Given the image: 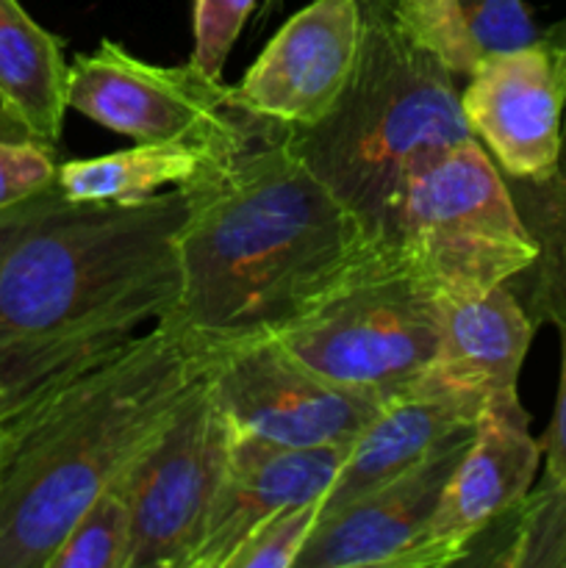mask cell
<instances>
[{
  "mask_svg": "<svg viewBox=\"0 0 566 568\" xmlns=\"http://www.w3.org/2000/svg\"><path fill=\"white\" fill-rule=\"evenodd\" d=\"M186 214V183L137 203H81L53 183L0 211V419L178 308Z\"/></svg>",
  "mask_w": 566,
  "mask_h": 568,
  "instance_id": "cell-1",
  "label": "cell"
},
{
  "mask_svg": "<svg viewBox=\"0 0 566 568\" xmlns=\"http://www.w3.org/2000/svg\"><path fill=\"white\" fill-rule=\"evenodd\" d=\"M186 186L170 316L211 347L275 336L375 244L283 131Z\"/></svg>",
  "mask_w": 566,
  "mask_h": 568,
  "instance_id": "cell-2",
  "label": "cell"
},
{
  "mask_svg": "<svg viewBox=\"0 0 566 568\" xmlns=\"http://www.w3.org/2000/svg\"><path fill=\"white\" fill-rule=\"evenodd\" d=\"M214 347L172 316L6 414L0 568H48L78 516L161 430Z\"/></svg>",
  "mask_w": 566,
  "mask_h": 568,
  "instance_id": "cell-3",
  "label": "cell"
},
{
  "mask_svg": "<svg viewBox=\"0 0 566 568\" xmlns=\"http://www.w3.org/2000/svg\"><path fill=\"white\" fill-rule=\"evenodd\" d=\"M361 44L342 98L316 125L286 131L289 148L386 244L414 172L475 139L461 109V78L420 42L397 0H358Z\"/></svg>",
  "mask_w": 566,
  "mask_h": 568,
  "instance_id": "cell-4",
  "label": "cell"
},
{
  "mask_svg": "<svg viewBox=\"0 0 566 568\" xmlns=\"http://www.w3.org/2000/svg\"><path fill=\"white\" fill-rule=\"evenodd\" d=\"M272 338L336 386L386 403L436 361L438 292L397 247L372 244Z\"/></svg>",
  "mask_w": 566,
  "mask_h": 568,
  "instance_id": "cell-5",
  "label": "cell"
},
{
  "mask_svg": "<svg viewBox=\"0 0 566 568\" xmlns=\"http://www.w3.org/2000/svg\"><path fill=\"white\" fill-rule=\"evenodd\" d=\"M386 244L436 292L511 283L536 258L508 181L477 139L442 150L414 172Z\"/></svg>",
  "mask_w": 566,
  "mask_h": 568,
  "instance_id": "cell-6",
  "label": "cell"
},
{
  "mask_svg": "<svg viewBox=\"0 0 566 568\" xmlns=\"http://www.w3.org/2000/svg\"><path fill=\"white\" fill-rule=\"evenodd\" d=\"M67 105L139 144L192 150L225 166L281 125L250 114L236 89L189 64L161 67L103 39L94 53L75 55L67 75Z\"/></svg>",
  "mask_w": 566,
  "mask_h": 568,
  "instance_id": "cell-7",
  "label": "cell"
},
{
  "mask_svg": "<svg viewBox=\"0 0 566 568\" xmlns=\"http://www.w3.org/2000/svg\"><path fill=\"white\" fill-rule=\"evenodd\" d=\"M231 453L233 425L203 372L122 475L133 525L128 568H192Z\"/></svg>",
  "mask_w": 566,
  "mask_h": 568,
  "instance_id": "cell-8",
  "label": "cell"
},
{
  "mask_svg": "<svg viewBox=\"0 0 566 568\" xmlns=\"http://www.w3.org/2000/svg\"><path fill=\"white\" fill-rule=\"evenodd\" d=\"M205 383L239 436L275 447H347L383 405L322 377L272 336L214 347Z\"/></svg>",
  "mask_w": 566,
  "mask_h": 568,
  "instance_id": "cell-9",
  "label": "cell"
},
{
  "mask_svg": "<svg viewBox=\"0 0 566 568\" xmlns=\"http://www.w3.org/2000/svg\"><path fill=\"white\" fill-rule=\"evenodd\" d=\"M461 109L505 178L544 181L553 175L564 148V28L555 26L527 48L477 61L461 89Z\"/></svg>",
  "mask_w": 566,
  "mask_h": 568,
  "instance_id": "cell-10",
  "label": "cell"
},
{
  "mask_svg": "<svg viewBox=\"0 0 566 568\" xmlns=\"http://www.w3.org/2000/svg\"><path fill=\"white\" fill-rule=\"evenodd\" d=\"M358 44V0H314L283 22L233 87L239 103L286 131L316 125L342 98Z\"/></svg>",
  "mask_w": 566,
  "mask_h": 568,
  "instance_id": "cell-11",
  "label": "cell"
},
{
  "mask_svg": "<svg viewBox=\"0 0 566 568\" xmlns=\"http://www.w3.org/2000/svg\"><path fill=\"white\" fill-rule=\"evenodd\" d=\"M538 464L542 442L533 438L519 394L492 399L444 486L416 568L464 564L472 544L527 497Z\"/></svg>",
  "mask_w": 566,
  "mask_h": 568,
  "instance_id": "cell-12",
  "label": "cell"
},
{
  "mask_svg": "<svg viewBox=\"0 0 566 568\" xmlns=\"http://www.w3.org/2000/svg\"><path fill=\"white\" fill-rule=\"evenodd\" d=\"M472 436L447 444L425 464L322 516L294 568H416L444 486Z\"/></svg>",
  "mask_w": 566,
  "mask_h": 568,
  "instance_id": "cell-13",
  "label": "cell"
},
{
  "mask_svg": "<svg viewBox=\"0 0 566 568\" xmlns=\"http://www.w3.org/2000/svg\"><path fill=\"white\" fill-rule=\"evenodd\" d=\"M347 447H275L233 430V453L220 483L192 568H228L264 521L292 505L322 499Z\"/></svg>",
  "mask_w": 566,
  "mask_h": 568,
  "instance_id": "cell-14",
  "label": "cell"
},
{
  "mask_svg": "<svg viewBox=\"0 0 566 568\" xmlns=\"http://www.w3.org/2000/svg\"><path fill=\"white\" fill-rule=\"evenodd\" d=\"M486 405V399L431 381L386 399L350 444L336 480L322 497V516L425 464L447 444L472 436Z\"/></svg>",
  "mask_w": 566,
  "mask_h": 568,
  "instance_id": "cell-15",
  "label": "cell"
},
{
  "mask_svg": "<svg viewBox=\"0 0 566 568\" xmlns=\"http://www.w3.org/2000/svg\"><path fill=\"white\" fill-rule=\"evenodd\" d=\"M536 327L508 283L438 292V349L422 381L486 403L516 397Z\"/></svg>",
  "mask_w": 566,
  "mask_h": 568,
  "instance_id": "cell-16",
  "label": "cell"
},
{
  "mask_svg": "<svg viewBox=\"0 0 566 568\" xmlns=\"http://www.w3.org/2000/svg\"><path fill=\"white\" fill-rule=\"evenodd\" d=\"M64 42L20 0H0V114L31 136L59 144L67 116Z\"/></svg>",
  "mask_w": 566,
  "mask_h": 568,
  "instance_id": "cell-17",
  "label": "cell"
},
{
  "mask_svg": "<svg viewBox=\"0 0 566 568\" xmlns=\"http://www.w3.org/2000/svg\"><path fill=\"white\" fill-rule=\"evenodd\" d=\"M536 242V258L508 283L536 325H553L566 311V116L558 170L544 181L505 178Z\"/></svg>",
  "mask_w": 566,
  "mask_h": 568,
  "instance_id": "cell-18",
  "label": "cell"
},
{
  "mask_svg": "<svg viewBox=\"0 0 566 568\" xmlns=\"http://www.w3.org/2000/svg\"><path fill=\"white\" fill-rule=\"evenodd\" d=\"M214 170L203 155L170 144H139L98 159L59 164L55 186L81 203H137L166 186H183Z\"/></svg>",
  "mask_w": 566,
  "mask_h": 568,
  "instance_id": "cell-19",
  "label": "cell"
},
{
  "mask_svg": "<svg viewBox=\"0 0 566 568\" xmlns=\"http://www.w3.org/2000/svg\"><path fill=\"white\" fill-rule=\"evenodd\" d=\"M488 530L503 532V547L486 564L566 568V491L544 477Z\"/></svg>",
  "mask_w": 566,
  "mask_h": 568,
  "instance_id": "cell-20",
  "label": "cell"
},
{
  "mask_svg": "<svg viewBox=\"0 0 566 568\" xmlns=\"http://www.w3.org/2000/svg\"><path fill=\"white\" fill-rule=\"evenodd\" d=\"M131 547V505L120 477L78 516L48 568H128Z\"/></svg>",
  "mask_w": 566,
  "mask_h": 568,
  "instance_id": "cell-21",
  "label": "cell"
},
{
  "mask_svg": "<svg viewBox=\"0 0 566 568\" xmlns=\"http://www.w3.org/2000/svg\"><path fill=\"white\" fill-rule=\"evenodd\" d=\"M55 172V144L31 136L0 114V211L53 186Z\"/></svg>",
  "mask_w": 566,
  "mask_h": 568,
  "instance_id": "cell-22",
  "label": "cell"
},
{
  "mask_svg": "<svg viewBox=\"0 0 566 568\" xmlns=\"http://www.w3.org/2000/svg\"><path fill=\"white\" fill-rule=\"evenodd\" d=\"M320 519L322 499L281 510L247 538L228 568H294Z\"/></svg>",
  "mask_w": 566,
  "mask_h": 568,
  "instance_id": "cell-23",
  "label": "cell"
},
{
  "mask_svg": "<svg viewBox=\"0 0 566 568\" xmlns=\"http://www.w3.org/2000/svg\"><path fill=\"white\" fill-rule=\"evenodd\" d=\"M400 17L408 31L431 48L461 81L477 67V53L466 37L458 0H397Z\"/></svg>",
  "mask_w": 566,
  "mask_h": 568,
  "instance_id": "cell-24",
  "label": "cell"
},
{
  "mask_svg": "<svg viewBox=\"0 0 566 568\" xmlns=\"http://www.w3.org/2000/svg\"><path fill=\"white\" fill-rule=\"evenodd\" d=\"M458 11L477 59L527 48L544 37L522 0H458Z\"/></svg>",
  "mask_w": 566,
  "mask_h": 568,
  "instance_id": "cell-25",
  "label": "cell"
},
{
  "mask_svg": "<svg viewBox=\"0 0 566 568\" xmlns=\"http://www.w3.org/2000/svg\"><path fill=\"white\" fill-rule=\"evenodd\" d=\"M261 0H194L192 64L205 75L222 78L225 61Z\"/></svg>",
  "mask_w": 566,
  "mask_h": 568,
  "instance_id": "cell-26",
  "label": "cell"
},
{
  "mask_svg": "<svg viewBox=\"0 0 566 568\" xmlns=\"http://www.w3.org/2000/svg\"><path fill=\"white\" fill-rule=\"evenodd\" d=\"M553 325L558 327L560 336V377L553 419H549L547 433H544L542 438V458L544 477L566 491V311L553 322Z\"/></svg>",
  "mask_w": 566,
  "mask_h": 568,
  "instance_id": "cell-27",
  "label": "cell"
},
{
  "mask_svg": "<svg viewBox=\"0 0 566 568\" xmlns=\"http://www.w3.org/2000/svg\"><path fill=\"white\" fill-rule=\"evenodd\" d=\"M281 6H283V0H261V11H259V14H255L259 26H264V22L270 20V17L275 14L277 9H281Z\"/></svg>",
  "mask_w": 566,
  "mask_h": 568,
  "instance_id": "cell-28",
  "label": "cell"
},
{
  "mask_svg": "<svg viewBox=\"0 0 566 568\" xmlns=\"http://www.w3.org/2000/svg\"><path fill=\"white\" fill-rule=\"evenodd\" d=\"M3 444H6V427L3 422H0V460H3Z\"/></svg>",
  "mask_w": 566,
  "mask_h": 568,
  "instance_id": "cell-29",
  "label": "cell"
},
{
  "mask_svg": "<svg viewBox=\"0 0 566 568\" xmlns=\"http://www.w3.org/2000/svg\"><path fill=\"white\" fill-rule=\"evenodd\" d=\"M560 28H564V44H566V22H560Z\"/></svg>",
  "mask_w": 566,
  "mask_h": 568,
  "instance_id": "cell-30",
  "label": "cell"
}]
</instances>
